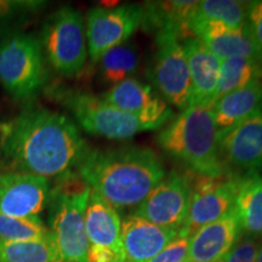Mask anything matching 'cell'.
<instances>
[{
    "label": "cell",
    "instance_id": "cell-1",
    "mask_svg": "<svg viewBox=\"0 0 262 262\" xmlns=\"http://www.w3.org/2000/svg\"><path fill=\"white\" fill-rule=\"evenodd\" d=\"M3 150L19 172L58 179L78 168L89 150L70 118L29 108L3 129Z\"/></svg>",
    "mask_w": 262,
    "mask_h": 262
},
{
    "label": "cell",
    "instance_id": "cell-2",
    "mask_svg": "<svg viewBox=\"0 0 262 262\" xmlns=\"http://www.w3.org/2000/svg\"><path fill=\"white\" fill-rule=\"evenodd\" d=\"M77 169L89 187L116 210L137 208L166 175L159 157L139 146L89 149Z\"/></svg>",
    "mask_w": 262,
    "mask_h": 262
},
{
    "label": "cell",
    "instance_id": "cell-3",
    "mask_svg": "<svg viewBox=\"0 0 262 262\" xmlns=\"http://www.w3.org/2000/svg\"><path fill=\"white\" fill-rule=\"evenodd\" d=\"M211 107L189 106L157 136L160 148L198 175L219 178L229 172L222 159Z\"/></svg>",
    "mask_w": 262,
    "mask_h": 262
},
{
    "label": "cell",
    "instance_id": "cell-4",
    "mask_svg": "<svg viewBox=\"0 0 262 262\" xmlns=\"http://www.w3.org/2000/svg\"><path fill=\"white\" fill-rule=\"evenodd\" d=\"M90 193L89 185L74 171L58 178L51 188L50 231L63 262H88L90 243L85 229V210Z\"/></svg>",
    "mask_w": 262,
    "mask_h": 262
},
{
    "label": "cell",
    "instance_id": "cell-5",
    "mask_svg": "<svg viewBox=\"0 0 262 262\" xmlns=\"http://www.w3.org/2000/svg\"><path fill=\"white\" fill-rule=\"evenodd\" d=\"M48 79L40 41L29 34H10L0 41V83L17 100H31Z\"/></svg>",
    "mask_w": 262,
    "mask_h": 262
},
{
    "label": "cell",
    "instance_id": "cell-6",
    "mask_svg": "<svg viewBox=\"0 0 262 262\" xmlns=\"http://www.w3.org/2000/svg\"><path fill=\"white\" fill-rule=\"evenodd\" d=\"M40 44L57 73L73 78L83 72L89 52L84 19L75 9L63 6L47 19Z\"/></svg>",
    "mask_w": 262,
    "mask_h": 262
},
{
    "label": "cell",
    "instance_id": "cell-7",
    "mask_svg": "<svg viewBox=\"0 0 262 262\" xmlns=\"http://www.w3.org/2000/svg\"><path fill=\"white\" fill-rule=\"evenodd\" d=\"M157 51L148 75L165 102L185 111L189 107L191 78L183 45L170 33L156 34Z\"/></svg>",
    "mask_w": 262,
    "mask_h": 262
},
{
    "label": "cell",
    "instance_id": "cell-8",
    "mask_svg": "<svg viewBox=\"0 0 262 262\" xmlns=\"http://www.w3.org/2000/svg\"><path fill=\"white\" fill-rule=\"evenodd\" d=\"M64 103L80 126L93 135L111 140H129L141 131L150 130L139 118L93 95L70 94L66 96Z\"/></svg>",
    "mask_w": 262,
    "mask_h": 262
},
{
    "label": "cell",
    "instance_id": "cell-9",
    "mask_svg": "<svg viewBox=\"0 0 262 262\" xmlns=\"http://www.w3.org/2000/svg\"><path fill=\"white\" fill-rule=\"evenodd\" d=\"M241 176L227 172L219 178L196 173L191 186V204L187 220L180 229L191 237L199 228L220 220L233 209Z\"/></svg>",
    "mask_w": 262,
    "mask_h": 262
},
{
    "label": "cell",
    "instance_id": "cell-10",
    "mask_svg": "<svg viewBox=\"0 0 262 262\" xmlns=\"http://www.w3.org/2000/svg\"><path fill=\"white\" fill-rule=\"evenodd\" d=\"M142 18L143 8L135 4L91 9L85 29L90 60L95 63L108 50L124 44L142 25Z\"/></svg>",
    "mask_w": 262,
    "mask_h": 262
},
{
    "label": "cell",
    "instance_id": "cell-11",
    "mask_svg": "<svg viewBox=\"0 0 262 262\" xmlns=\"http://www.w3.org/2000/svg\"><path fill=\"white\" fill-rule=\"evenodd\" d=\"M189 204V180L171 171L157 183L134 215L160 227L180 231L187 220Z\"/></svg>",
    "mask_w": 262,
    "mask_h": 262
},
{
    "label": "cell",
    "instance_id": "cell-12",
    "mask_svg": "<svg viewBox=\"0 0 262 262\" xmlns=\"http://www.w3.org/2000/svg\"><path fill=\"white\" fill-rule=\"evenodd\" d=\"M48 179L26 172L0 175V214L11 217H39L50 199Z\"/></svg>",
    "mask_w": 262,
    "mask_h": 262
},
{
    "label": "cell",
    "instance_id": "cell-13",
    "mask_svg": "<svg viewBox=\"0 0 262 262\" xmlns=\"http://www.w3.org/2000/svg\"><path fill=\"white\" fill-rule=\"evenodd\" d=\"M102 98L112 106L139 118L150 130L160 129L172 118L171 108L162 96H158L149 85L134 78L114 85Z\"/></svg>",
    "mask_w": 262,
    "mask_h": 262
},
{
    "label": "cell",
    "instance_id": "cell-14",
    "mask_svg": "<svg viewBox=\"0 0 262 262\" xmlns=\"http://www.w3.org/2000/svg\"><path fill=\"white\" fill-rule=\"evenodd\" d=\"M217 142L225 163L247 172L262 171V113L231 129L219 131Z\"/></svg>",
    "mask_w": 262,
    "mask_h": 262
},
{
    "label": "cell",
    "instance_id": "cell-15",
    "mask_svg": "<svg viewBox=\"0 0 262 262\" xmlns=\"http://www.w3.org/2000/svg\"><path fill=\"white\" fill-rule=\"evenodd\" d=\"M191 78L189 106L211 107L215 102L216 86L222 61L194 37L183 40Z\"/></svg>",
    "mask_w": 262,
    "mask_h": 262
},
{
    "label": "cell",
    "instance_id": "cell-16",
    "mask_svg": "<svg viewBox=\"0 0 262 262\" xmlns=\"http://www.w3.org/2000/svg\"><path fill=\"white\" fill-rule=\"evenodd\" d=\"M191 32L221 61L229 57H247L262 62L261 52L249 34L247 25L234 29L215 22H193Z\"/></svg>",
    "mask_w": 262,
    "mask_h": 262
},
{
    "label": "cell",
    "instance_id": "cell-17",
    "mask_svg": "<svg viewBox=\"0 0 262 262\" xmlns=\"http://www.w3.org/2000/svg\"><path fill=\"white\" fill-rule=\"evenodd\" d=\"M180 231L164 228L129 215L122 221V242L126 262H147L179 237Z\"/></svg>",
    "mask_w": 262,
    "mask_h": 262
},
{
    "label": "cell",
    "instance_id": "cell-18",
    "mask_svg": "<svg viewBox=\"0 0 262 262\" xmlns=\"http://www.w3.org/2000/svg\"><path fill=\"white\" fill-rule=\"evenodd\" d=\"M242 235L234 208L189 238L188 262H220Z\"/></svg>",
    "mask_w": 262,
    "mask_h": 262
},
{
    "label": "cell",
    "instance_id": "cell-19",
    "mask_svg": "<svg viewBox=\"0 0 262 262\" xmlns=\"http://www.w3.org/2000/svg\"><path fill=\"white\" fill-rule=\"evenodd\" d=\"M85 229L90 245L110 248L118 253H124L122 220L116 209L93 189L85 210Z\"/></svg>",
    "mask_w": 262,
    "mask_h": 262
},
{
    "label": "cell",
    "instance_id": "cell-20",
    "mask_svg": "<svg viewBox=\"0 0 262 262\" xmlns=\"http://www.w3.org/2000/svg\"><path fill=\"white\" fill-rule=\"evenodd\" d=\"M198 2H155L143 8L142 25L146 31L170 33L179 39L193 37L191 22Z\"/></svg>",
    "mask_w": 262,
    "mask_h": 262
},
{
    "label": "cell",
    "instance_id": "cell-21",
    "mask_svg": "<svg viewBox=\"0 0 262 262\" xmlns=\"http://www.w3.org/2000/svg\"><path fill=\"white\" fill-rule=\"evenodd\" d=\"M211 111L219 131L231 129L262 113V80L220 97L211 106Z\"/></svg>",
    "mask_w": 262,
    "mask_h": 262
},
{
    "label": "cell",
    "instance_id": "cell-22",
    "mask_svg": "<svg viewBox=\"0 0 262 262\" xmlns=\"http://www.w3.org/2000/svg\"><path fill=\"white\" fill-rule=\"evenodd\" d=\"M234 211L242 234L262 238V178L257 172L241 176Z\"/></svg>",
    "mask_w": 262,
    "mask_h": 262
},
{
    "label": "cell",
    "instance_id": "cell-23",
    "mask_svg": "<svg viewBox=\"0 0 262 262\" xmlns=\"http://www.w3.org/2000/svg\"><path fill=\"white\" fill-rule=\"evenodd\" d=\"M0 262H63L50 231L39 241L0 242Z\"/></svg>",
    "mask_w": 262,
    "mask_h": 262
},
{
    "label": "cell",
    "instance_id": "cell-24",
    "mask_svg": "<svg viewBox=\"0 0 262 262\" xmlns=\"http://www.w3.org/2000/svg\"><path fill=\"white\" fill-rule=\"evenodd\" d=\"M262 80V62L247 57H229L222 61L215 101L229 93Z\"/></svg>",
    "mask_w": 262,
    "mask_h": 262
},
{
    "label": "cell",
    "instance_id": "cell-25",
    "mask_svg": "<svg viewBox=\"0 0 262 262\" xmlns=\"http://www.w3.org/2000/svg\"><path fill=\"white\" fill-rule=\"evenodd\" d=\"M97 62L102 84L114 86L135 74L140 66V56L134 45L124 42L108 50Z\"/></svg>",
    "mask_w": 262,
    "mask_h": 262
},
{
    "label": "cell",
    "instance_id": "cell-26",
    "mask_svg": "<svg viewBox=\"0 0 262 262\" xmlns=\"http://www.w3.org/2000/svg\"><path fill=\"white\" fill-rule=\"evenodd\" d=\"M193 22H215L241 29L247 25V3L235 0L198 2L191 24Z\"/></svg>",
    "mask_w": 262,
    "mask_h": 262
},
{
    "label": "cell",
    "instance_id": "cell-27",
    "mask_svg": "<svg viewBox=\"0 0 262 262\" xmlns=\"http://www.w3.org/2000/svg\"><path fill=\"white\" fill-rule=\"evenodd\" d=\"M50 233L39 217H11L0 214V242L39 241Z\"/></svg>",
    "mask_w": 262,
    "mask_h": 262
},
{
    "label": "cell",
    "instance_id": "cell-28",
    "mask_svg": "<svg viewBox=\"0 0 262 262\" xmlns=\"http://www.w3.org/2000/svg\"><path fill=\"white\" fill-rule=\"evenodd\" d=\"M260 245L257 238L247 234L241 235L220 262H256Z\"/></svg>",
    "mask_w": 262,
    "mask_h": 262
},
{
    "label": "cell",
    "instance_id": "cell-29",
    "mask_svg": "<svg viewBox=\"0 0 262 262\" xmlns=\"http://www.w3.org/2000/svg\"><path fill=\"white\" fill-rule=\"evenodd\" d=\"M40 2H10L0 0V31L6 26L12 25L16 19L31 14L34 10L41 8Z\"/></svg>",
    "mask_w": 262,
    "mask_h": 262
},
{
    "label": "cell",
    "instance_id": "cell-30",
    "mask_svg": "<svg viewBox=\"0 0 262 262\" xmlns=\"http://www.w3.org/2000/svg\"><path fill=\"white\" fill-rule=\"evenodd\" d=\"M189 238L180 231L179 237L166 245L158 255L147 262H187Z\"/></svg>",
    "mask_w": 262,
    "mask_h": 262
},
{
    "label": "cell",
    "instance_id": "cell-31",
    "mask_svg": "<svg viewBox=\"0 0 262 262\" xmlns=\"http://www.w3.org/2000/svg\"><path fill=\"white\" fill-rule=\"evenodd\" d=\"M247 27L262 55V0L247 3Z\"/></svg>",
    "mask_w": 262,
    "mask_h": 262
},
{
    "label": "cell",
    "instance_id": "cell-32",
    "mask_svg": "<svg viewBox=\"0 0 262 262\" xmlns=\"http://www.w3.org/2000/svg\"><path fill=\"white\" fill-rule=\"evenodd\" d=\"M88 262H126V257L124 253H118L110 248L90 245Z\"/></svg>",
    "mask_w": 262,
    "mask_h": 262
},
{
    "label": "cell",
    "instance_id": "cell-33",
    "mask_svg": "<svg viewBox=\"0 0 262 262\" xmlns=\"http://www.w3.org/2000/svg\"><path fill=\"white\" fill-rule=\"evenodd\" d=\"M256 262H262V244L260 245V249H258L257 257H256Z\"/></svg>",
    "mask_w": 262,
    "mask_h": 262
},
{
    "label": "cell",
    "instance_id": "cell-34",
    "mask_svg": "<svg viewBox=\"0 0 262 262\" xmlns=\"http://www.w3.org/2000/svg\"><path fill=\"white\" fill-rule=\"evenodd\" d=\"M187 262H188V261H187Z\"/></svg>",
    "mask_w": 262,
    "mask_h": 262
}]
</instances>
